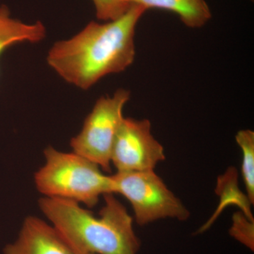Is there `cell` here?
<instances>
[{
	"instance_id": "obj_1",
	"label": "cell",
	"mask_w": 254,
	"mask_h": 254,
	"mask_svg": "<svg viewBox=\"0 0 254 254\" xmlns=\"http://www.w3.org/2000/svg\"><path fill=\"white\" fill-rule=\"evenodd\" d=\"M147 9L131 4L121 16L91 21L70 39L57 42L48 65L65 81L88 90L108 75L125 71L135 59V32Z\"/></svg>"
},
{
	"instance_id": "obj_2",
	"label": "cell",
	"mask_w": 254,
	"mask_h": 254,
	"mask_svg": "<svg viewBox=\"0 0 254 254\" xmlns=\"http://www.w3.org/2000/svg\"><path fill=\"white\" fill-rule=\"evenodd\" d=\"M99 217L80 203L43 197L40 209L76 254H137L141 242L133 219L114 193L103 195Z\"/></svg>"
},
{
	"instance_id": "obj_3",
	"label": "cell",
	"mask_w": 254,
	"mask_h": 254,
	"mask_svg": "<svg viewBox=\"0 0 254 254\" xmlns=\"http://www.w3.org/2000/svg\"><path fill=\"white\" fill-rule=\"evenodd\" d=\"M44 165L35 174L37 190L45 197L62 198L93 208L100 196L112 191L110 175L81 155L60 151L52 146L44 150Z\"/></svg>"
},
{
	"instance_id": "obj_4",
	"label": "cell",
	"mask_w": 254,
	"mask_h": 254,
	"mask_svg": "<svg viewBox=\"0 0 254 254\" xmlns=\"http://www.w3.org/2000/svg\"><path fill=\"white\" fill-rule=\"evenodd\" d=\"M110 177L113 193L123 195L129 201L141 226L160 219L185 221L190 218L188 209L154 170L117 172Z\"/></svg>"
},
{
	"instance_id": "obj_5",
	"label": "cell",
	"mask_w": 254,
	"mask_h": 254,
	"mask_svg": "<svg viewBox=\"0 0 254 254\" xmlns=\"http://www.w3.org/2000/svg\"><path fill=\"white\" fill-rule=\"evenodd\" d=\"M130 97L128 90L120 88L113 95L100 98L85 120L81 131L70 141L73 152L97 164L107 173L111 172L114 141Z\"/></svg>"
},
{
	"instance_id": "obj_6",
	"label": "cell",
	"mask_w": 254,
	"mask_h": 254,
	"mask_svg": "<svg viewBox=\"0 0 254 254\" xmlns=\"http://www.w3.org/2000/svg\"><path fill=\"white\" fill-rule=\"evenodd\" d=\"M163 145L153 136L148 120L124 118L111 153V164L117 172L154 170L165 160Z\"/></svg>"
},
{
	"instance_id": "obj_7",
	"label": "cell",
	"mask_w": 254,
	"mask_h": 254,
	"mask_svg": "<svg viewBox=\"0 0 254 254\" xmlns=\"http://www.w3.org/2000/svg\"><path fill=\"white\" fill-rule=\"evenodd\" d=\"M4 254H76L52 224L28 216L17 239L6 246Z\"/></svg>"
},
{
	"instance_id": "obj_8",
	"label": "cell",
	"mask_w": 254,
	"mask_h": 254,
	"mask_svg": "<svg viewBox=\"0 0 254 254\" xmlns=\"http://www.w3.org/2000/svg\"><path fill=\"white\" fill-rule=\"evenodd\" d=\"M125 4H138L149 9L171 11L190 28L204 26L212 17L211 10L205 0H123Z\"/></svg>"
},
{
	"instance_id": "obj_9",
	"label": "cell",
	"mask_w": 254,
	"mask_h": 254,
	"mask_svg": "<svg viewBox=\"0 0 254 254\" xmlns=\"http://www.w3.org/2000/svg\"><path fill=\"white\" fill-rule=\"evenodd\" d=\"M46 37V28L41 21L26 23L11 17L6 5L0 6V57L13 45L39 43Z\"/></svg>"
},
{
	"instance_id": "obj_10",
	"label": "cell",
	"mask_w": 254,
	"mask_h": 254,
	"mask_svg": "<svg viewBox=\"0 0 254 254\" xmlns=\"http://www.w3.org/2000/svg\"><path fill=\"white\" fill-rule=\"evenodd\" d=\"M237 173L236 169L230 168L227 170L226 173L222 176L219 177L217 183V194L221 196V201L216 213L213 215V218L209 220L200 230L198 233L204 232L208 229L216 219L217 214L222 211V209L226 205L235 204L238 205L242 209V212L250 220H254L253 215L251 211V203L248 196L242 193L237 187Z\"/></svg>"
},
{
	"instance_id": "obj_11",
	"label": "cell",
	"mask_w": 254,
	"mask_h": 254,
	"mask_svg": "<svg viewBox=\"0 0 254 254\" xmlns=\"http://www.w3.org/2000/svg\"><path fill=\"white\" fill-rule=\"evenodd\" d=\"M237 143L242 151V175L247 195L251 203H254V132L250 129L237 132Z\"/></svg>"
},
{
	"instance_id": "obj_12",
	"label": "cell",
	"mask_w": 254,
	"mask_h": 254,
	"mask_svg": "<svg viewBox=\"0 0 254 254\" xmlns=\"http://www.w3.org/2000/svg\"><path fill=\"white\" fill-rule=\"evenodd\" d=\"M230 234L242 245L254 251V221L247 218L242 211L234 214Z\"/></svg>"
},
{
	"instance_id": "obj_13",
	"label": "cell",
	"mask_w": 254,
	"mask_h": 254,
	"mask_svg": "<svg viewBox=\"0 0 254 254\" xmlns=\"http://www.w3.org/2000/svg\"><path fill=\"white\" fill-rule=\"evenodd\" d=\"M98 19L110 21L121 16L128 9L123 0H92Z\"/></svg>"
},
{
	"instance_id": "obj_14",
	"label": "cell",
	"mask_w": 254,
	"mask_h": 254,
	"mask_svg": "<svg viewBox=\"0 0 254 254\" xmlns=\"http://www.w3.org/2000/svg\"></svg>"
},
{
	"instance_id": "obj_15",
	"label": "cell",
	"mask_w": 254,
	"mask_h": 254,
	"mask_svg": "<svg viewBox=\"0 0 254 254\" xmlns=\"http://www.w3.org/2000/svg\"><path fill=\"white\" fill-rule=\"evenodd\" d=\"M252 1H253V0H252Z\"/></svg>"
}]
</instances>
